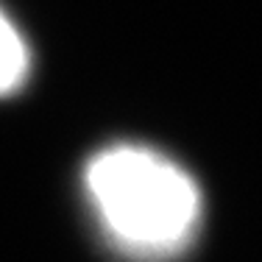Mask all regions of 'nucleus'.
Wrapping results in <instances>:
<instances>
[{
	"instance_id": "nucleus-2",
	"label": "nucleus",
	"mask_w": 262,
	"mask_h": 262,
	"mask_svg": "<svg viewBox=\"0 0 262 262\" xmlns=\"http://www.w3.org/2000/svg\"><path fill=\"white\" fill-rule=\"evenodd\" d=\"M28 76V48L20 31L0 11V98L11 95L23 86Z\"/></svg>"
},
{
	"instance_id": "nucleus-1",
	"label": "nucleus",
	"mask_w": 262,
	"mask_h": 262,
	"mask_svg": "<svg viewBox=\"0 0 262 262\" xmlns=\"http://www.w3.org/2000/svg\"><path fill=\"white\" fill-rule=\"evenodd\" d=\"M84 190L106 240L128 259L182 254L201 223V190L182 165L145 145H109L84 167Z\"/></svg>"
}]
</instances>
